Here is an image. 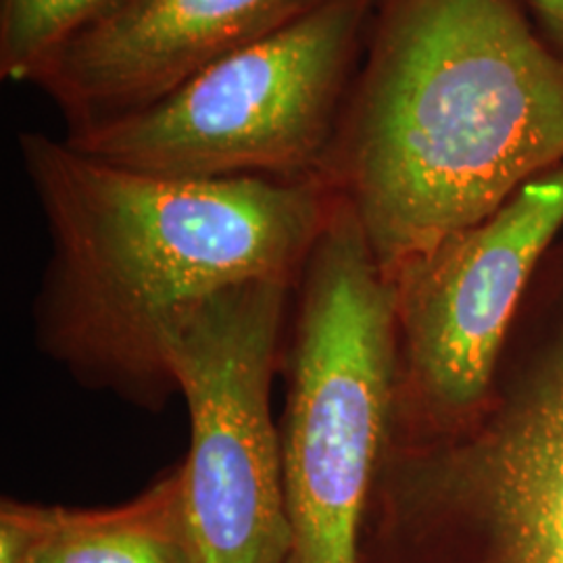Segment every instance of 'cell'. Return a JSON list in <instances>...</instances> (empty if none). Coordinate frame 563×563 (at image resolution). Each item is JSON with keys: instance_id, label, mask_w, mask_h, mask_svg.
<instances>
[{"instance_id": "obj_5", "label": "cell", "mask_w": 563, "mask_h": 563, "mask_svg": "<svg viewBox=\"0 0 563 563\" xmlns=\"http://www.w3.org/2000/svg\"><path fill=\"white\" fill-rule=\"evenodd\" d=\"M369 13L372 0H328L159 101L63 141L97 162L167 178L322 180Z\"/></svg>"}, {"instance_id": "obj_8", "label": "cell", "mask_w": 563, "mask_h": 563, "mask_svg": "<svg viewBox=\"0 0 563 563\" xmlns=\"http://www.w3.org/2000/svg\"><path fill=\"white\" fill-rule=\"evenodd\" d=\"M328 0H113L51 60L36 88L65 134L159 101L207 65L267 38Z\"/></svg>"}, {"instance_id": "obj_10", "label": "cell", "mask_w": 563, "mask_h": 563, "mask_svg": "<svg viewBox=\"0 0 563 563\" xmlns=\"http://www.w3.org/2000/svg\"><path fill=\"white\" fill-rule=\"evenodd\" d=\"M113 0H0V78L36 86L42 74Z\"/></svg>"}, {"instance_id": "obj_4", "label": "cell", "mask_w": 563, "mask_h": 563, "mask_svg": "<svg viewBox=\"0 0 563 563\" xmlns=\"http://www.w3.org/2000/svg\"><path fill=\"white\" fill-rule=\"evenodd\" d=\"M292 309L282 362L286 563H360L390 432L395 311L393 286L341 197L302 265Z\"/></svg>"}, {"instance_id": "obj_7", "label": "cell", "mask_w": 563, "mask_h": 563, "mask_svg": "<svg viewBox=\"0 0 563 563\" xmlns=\"http://www.w3.org/2000/svg\"><path fill=\"white\" fill-rule=\"evenodd\" d=\"M562 230L560 163L390 282L395 378L386 444L444 439L476 416L509 325Z\"/></svg>"}, {"instance_id": "obj_2", "label": "cell", "mask_w": 563, "mask_h": 563, "mask_svg": "<svg viewBox=\"0 0 563 563\" xmlns=\"http://www.w3.org/2000/svg\"><path fill=\"white\" fill-rule=\"evenodd\" d=\"M563 163V57L528 0H372L322 181L395 280Z\"/></svg>"}, {"instance_id": "obj_3", "label": "cell", "mask_w": 563, "mask_h": 563, "mask_svg": "<svg viewBox=\"0 0 563 563\" xmlns=\"http://www.w3.org/2000/svg\"><path fill=\"white\" fill-rule=\"evenodd\" d=\"M360 563H563V239L457 432L386 444Z\"/></svg>"}, {"instance_id": "obj_6", "label": "cell", "mask_w": 563, "mask_h": 563, "mask_svg": "<svg viewBox=\"0 0 563 563\" xmlns=\"http://www.w3.org/2000/svg\"><path fill=\"white\" fill-rule=\"evenodd\" d=\"M297 284L253 280L195 305L167 330L190 446L178 463L192 563H286L290 530L272 386Z\"/></svg>"}, {"instance_id": "obj_1", "label": "cell", "mask_w": 563, "mask_h": 563, "mask_svg": "<svg viewBox=\"0 0 563 563\" xmlns=\"http://www.w3.org/2000/svg\"><path fill=\"white\" fill-rule=\"evenodd\" d=\"M51 257L34 336L76 383L159 413L178 397L165 339L195 305L253 280L297 284L336 195L322 180H190L18 136Z\"/></svg>"}, {"instance_id": "obj_9", "label": "cell", "mask_w": 563, "mask_h": 563, "mask_svg": "<svg viewBox=\"0 0 563 563\" xmlns=\"http://www.w3.org/2000/svg\"><path fill=\"white\" fill-rule=\"evenodd\" d=\"M0 563H192L178 463L113 507L0 504Z\"/></svg>"}, {"instance_id": "obj_11", "label": "cell", "mask_w": 563, "mask_h": 563, "mask_svg": "<svg viewBox=\"0 0 563 563\" xmlns=\"http://www.w3.org/2000/svg\"><path fill=\"white\" fill-rule=\"evenodd\" d=\"M544 41L563 57V0H528Z\"/></svg>"}]
</instances>
